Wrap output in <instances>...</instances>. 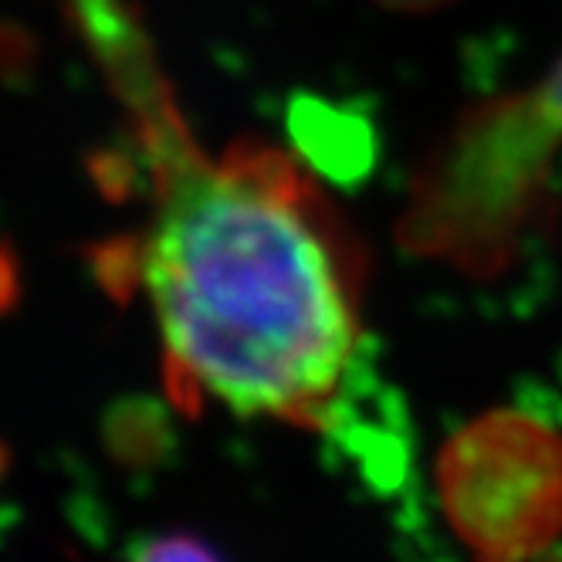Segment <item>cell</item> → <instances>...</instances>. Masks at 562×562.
Wrapping results in <instances>:
<instances>
[{
    "instance_id": "obj_1",
    "label": "cell",
    "mask_w": 562,
    "mask_h": 562,
    "mask_svg": "<svg viewBox=\"0 0 562 562\" xmlns=\"http://www.w3.org/2000/svg\"><path fill=\"white\" fill-rule=\"evenodd\" d=\"M149 173L136 248L177 404L329 427L363 346V258L326 193L258 139L204 153L136 14L75 0Z\"/></svg>"
},
{
    "instance_id": "obj_4",
    "label": "cell",
    "mask_w": 562,
    "mask_h": 562,
    "mask_svg": "<svg viewBox=\"0 0 562 562\" xmlns=\"http://www.w3.org/2000/svg\"><path fill=\"white\" fill-rule=\"evenodd\" d=\"M133 562H221V555L193 536H159L146 542Z\"/></svg>"
},
{
    "instance_id": "obj_3",
    "label": "cell",
    "mask_w": 562,
    "mask_h": 562,
    "mask_svg": "<svg viewBox=\"0 0 562 562\" xmlns=\"http://www.w3.org/2000/svg\"><path fill=\"white\" fill-rule=\"evenodd\" d=\"M559 139L562 126L532 92L481 109L420 187V204L411 214L414 245L464 261H495L526 221Z\"/></svg>"
},
{
    "instance_id": "obj_5",
    "label": "cell",
    "mask_w": 562,
    "mask_h": 562,
    "mask_svg": "<svg viewBox=\"0 0 562 562\" xmlns=\"http://www.w3.org/2000/svg\"><path fill=\"white\" fill-rule=\"evenodd\" d=\"M532 99L539 102V109L552 119L555 126H562V61L532 89Z\"/></svg>"
},
{
    "instance_id": "obj_6",
    "label": "cell",
    "mask_w": 562,
    "mask_h": 562,
    "mask_svg": "<svg viewBox=\"0 0 562 562\" xmlns=\"http://www.w3.org/2000/svg\"><path fill=\"white\" fill-rule=\"evenodd\" d=\"M380 4H386L393 11H434L440 4H448V0H380Z\"/></svg>"
},
{
    "instance_id": "obj_2",
    "label": "cell",
    "mask_w": 562,
    "mask_h": 562,
    "mask_svg": "<svg viewBox=\"0 0 562 562\" xmlns=\"http://www.w3.org/2000/svg\"><path fill=\"white\" fill-rule=\"evenodd\" d=\"M437 488L474 562H532L562 536V434L518 411L481 417L440 451Z\"/></svg>"
}]
</instances>
